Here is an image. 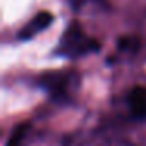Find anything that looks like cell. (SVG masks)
I'll list each match as a JSON object with an SVG mask.
<instances>
[{
  "instance_id": "obj_1",
  "label": "cell",
  "mask_w": 146,
  "mask_h": 146,
  "mask_svg": "<svg viewBox=\"0 0 146 146\" xmlns=\"http://www.w3.org/2000/svg\"><path fill=\"white\" fill-rule=\"evenodd\" d=\"M101 50V42L91 38L83 32L79 21H71L61 33L60 41L54 49L55 57H61L66 60H77L86 55L96 54Z\"/></svg>"
},
{
  "instance_id": "obj_2",
  "label": "cell",
  "mask_w": 146,
  "mask_h": 146,
  "mask_svg": "<svg viewBox=\"0 0 146 146\" xmlns=\"http://www.w3.org/2000/svg\"><path fill=\"white\" fill-rule=\"evenodd\" d=\"M77 80L74 72H47L38 79V86L55 104H69L71 90Z\"/></svg>"
},
{
  "instance_id": "obj_3",
  "label": "cell",
  "mask_w": 146,
  "mask_h": 146,
  "mask_svg": "<svg viewBox=\"0 0 146 146\" xmlns=\"http://www.w3.org/2000/svg\"><path fill=\"white\" fill-rule=\"evenodd\" d=\"M52 24H54V14L49 11H39L21 29V32L17 33V39L19 41H30L36 35L49 29Z\"/></svg>"
},
{
  "instance_id": "obj_4",
  "label": "cell",
  "mask_w": 146,
  "mask_h": 146,
  "mask_svg": "<svg viewBox=\"0 0 146 146\" xmlns=\"http://www.w3.org/2000/svg\"><path fill=\"white\" fill-rule=\"evenodd\" d=\"M127 108L133 119L146 121V88L145 86H132L127 93Z\"/></svg>"
},
{
  "instance_id": "obj_5",
  "label": "cell",
  "mask_w": 146,
  "mask_h": 146,
  "mask_svg": "<svg viewBox=\"0 0 146 146\" xmlns=\"http://www.w3.org/2000/svg\"><path fill=\"white\" fill-rule=\"evenodd\" d=\"M27 132H29V123H22L17 127H14L13 132H11V137L8 138L7 146H21V143L24 141Z\"/></svg>"
},
{
  "instance_id": "obj_6",
  "label": "cell",
  "mask_w": 146,
  "mask_h": 146,
  "mask_svg": "<svg viewBox=\"0 0 146 146\" xmlns=\"http://www.w3.org/2000/svg\"><path fill=\"white\" fill-rule=\"evenodd\" d=\"M66 2L74 13H79L80 10H83L90 3L96 5L99 8H108V0H66Z\"/></svg>"
}]
</instances>
